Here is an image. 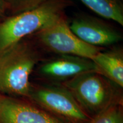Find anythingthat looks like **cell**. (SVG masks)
I'll list each match as a JSON object with an SVG mask.
<instances>
[{
  "label": "cell",
  "instance_id": "cell-12",
  "mask_svg": "<svg viewBox=\"0 0 123 123\" xmlns=\"http://www.w3.org/2000/svg\"><path fill=\"white\" fill-rule=\"evenodd\" d=\"M10 1L14 8L17 10L18 13H20L36 8L47 0H10Z\"/></svg>",
  "mask_w": 123,
  "mask_h": 123
},
{
  "label": "cell",
  "instance_id": "cell-3",
  "mask_svg": "<svg viewBox=\"0 0 123 123\" xmlns=\"http://www.w3.org/2000/svg\"><path fill=\"white\" fill-rule=\"evenodd\" d=\"M62 85L91 119L112 104L122 101L114 87L116 84L95 71L77 75Z\"/></svg>",
  "mask_w": 123,
  "mask_h": 123
},
{
  "label": "cell",
  "instance_id": "cell-8",
  "mask_svg": "<svg viewBox=\"0 0 123 123\" xmlns=\"http://www.w3.org/2000/svg\"><path fill=\"white\" fill-rule=\"evenodd\" d=\"M92 71H95V67L92 60L74 55H59L42 63L38 73L47 80L65 81Z\"/></svg>",
  "mask_w": 123,
  "mask_h": 123
},
{
  "label": "cell",
  "instance_id": "cell-6",
  "mask_svg": "<svg viewBox=\"0 0 123 123\" xmlns=\"http://www.w3.org/2000/svg\"><path fill=\"white\" fill-rule=\"evenodd\" d=\"M0 123H69L33 103L0 95Z\"/></svg>",
  "mask_w": 123,
  "mask_h": 123
},
{
  "label": "cell",
  "instance_id": "cell-2",
  "mask_svg": "<svg viewBox=\"0 0 123 123\" xmlns=\"http://www.w3.org/2000/svg\"><path fill=\"white\" fill-rule=\"evenodd\" d=\"M40 58L34 46L19 42L0 58V91L29 98L30 76Z\"/></svg>",
  "mask_w": 123,
  "mask_h": 123
},
{
  "label": "cell",
  "instance_id": "cell-9",
  "mask_svg": "<svg viewBox=\"0 0 123 123\" xmlns=\"http://www.w3.org/2000/svg\"><path fill=\"white\" fill-rule=\"evenodd\" d=\"M95 71L111 81L123 87V54L121 49L99 51L91 59Z\"/></svg>",
  "mask_w": 123,
  "mask_h": 123
},
{
  "label": "cell",
  "instance_id": "cell-11",
  "mask_svg": "<svg viewBox=\"0 0 123 123\" xmlns=\"http://www.w3.org/2000/svg\"><path fill=\"white\" fill-rule=\"evenodd\" d=\"M87 123H123L122 101L112 104Z\"/></svg>",
  "mask_w": 123,
  "mask_h": 123
},
{
  "label": "cell",
  "instance_id": "cell-4",
  "mask_svg": "<svg viewBox=\"0 0 123 123\" xmlns=\"http://www.w3.org/2000/svg\"><path fill=\"white\" fill-rule=\"evenodd\" d=\"M29 98L35 105L69 123H87L91 119L62 84H31Z\"/></svg>",
  "mask_w": 123,
  "mask_h": 123
},
{
  "label": "cell",
  "instance_id": "cell-10",
  "mask_svg": "<svg viewBox=\"0 0 123 123\" xmlns=\"http://www.w3.org/2000/svg\"><path fill=\"white\" fill-rule=\"evenodd\" d=\"M101 17L123 26V6L119 0H79Z\"/></svg>",
  "mask_w": 123,
  "mask_h": 123
},
{
  "label": "cell",
  "instance_id": "cell-7",
  "mask_svg": "<svg viewBox=\"0 0 123 123\" xmlns=\"http://www.w3.org/2000/svg\"><path fill=\"white\" fill-rule=\"evenodd\" d=\"M69 27L80 39L95 47L112 45L122 39V35L116 29L100 20L87 15L75 18Z\"/></svg>",
  "mask_w": 123,
  "mask_h": 123
},
{
  "label": "cell",
  "instance_id": "cell-5",
  "mask_svg": "<svg viewBox=\"0 0 123 123\" xmlns=\"http://www.w3.org/2000/svg\"><path fill=\"white\" fill-rule=\"evenodd\" d=\"M44 48L59 55H68L91 60L101 51L100 47L88 44L80 39L71 30L63 17L36 34Z\"/></svg>",
  "mask_w": 123,
  "mask_h": 123
},
{
  "label": "cell",
  "instance_id": "cell-1",
  "mask_svg": "<svg viewBox=\"0 0 123 123\" xmlns=\"http://www.w3.org/2000/svg\"><path fill=\"white\" fill-rule=\"evenodd\" d=\"M67 0H47L36 8L22 12L0 24V52L2 54L25 37L46 28L63 17Z\"/></svg>",
  "mask_w": 123,
  "mask_h": 123
},
{
  "label": "cell",
  "instance_id": "cell-13",
  "mask_svg": "<svg viewBox=\"0 0 123 123\" xmlns=\"http://www.w3.org/2000/svg\"><path fill=\"white\" fill-rule=\"evenodd\" d=\"M6 6L5 0H0V17L4 13Z\"/></svg>",
  "mask_w": 123,
  "mask_h": 123
}]
</instances>
